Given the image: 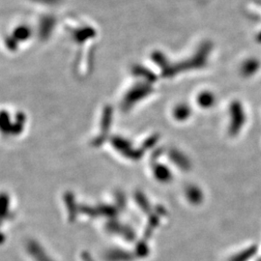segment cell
Here are the masks:
<instances>
[]
</instances>
